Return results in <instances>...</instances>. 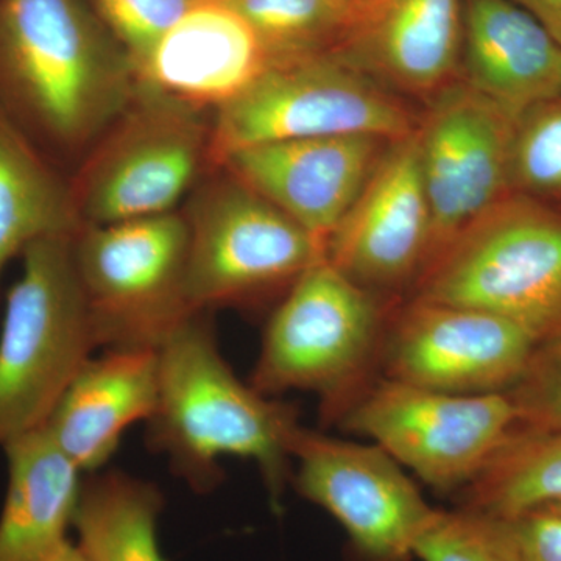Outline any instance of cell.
I'll use <instances>...</instances> for the list:
<instances>
[{"label": "cell", "instance_id": "26", "mask_svg": "<svg viewBox=\"0 0 561 561\" xmlns=\"http://www.w3.org/2000/svg\"><path fill=\"white\" fill-rule=\"evenodd\" d=\"M512 194L561 206V94L516 117Z\"/></svg>", "mask_w": 561, "mask_h": 561}, {"label": "cell", "instance_id": "25", "mask_svg": "<svg viewBox=\"0 0 561 561\" xmlns=\"http://www.w3.org/2000/svg\"><path fill=\"white\" fill-rule=\"evenodd\" d=\"M420 561H523L511 519L460 505L438 511L413 546Z\"/></svg>", "mask_w": 561, "mask_h": 561}, {"label": "cell", "instance_id": "13", "mask_svg": "<svg viewBox=\"0 0 561 561\" xmlns=\"http://www.w3.org/2000/svg\"><path fill=\"white\" fill-rule=\"evenodd\" d=\"M538 342L496 313L409 298L383 328V378L456 394L507 393Z\"/></svg>", "mask_w": 561, "mask_h": 561}, {"label": "cell", "instance_id": "3", "mask_svg": "<svg viewBox=\"0 0 561 561\" xmlns=\"http://www.w3.org/2000/svg\"><path fill=\"white\" fill-rule=\"evenodd\" d=\"M409 298L496 313L538 345L561 337V206L508 195L426 265Z\"/></svg>", "mask_w": 561, "mask_h": 561}, {"label": "cell", "instance_id": "27", "mask_svg": "<svg viewBox=\"0 0 561 561\" xmlns=\"http://www.w3.org/2000/svg\"><path fill=\"white\" fill-rule=\"evenodd\" d=\"M202 0H90L88 5L116 36L131 61L139 60Z\"/></svg>", "mask_w": 561, "mask_h": 561}, {"label": "cell", "instance_id": "15", "mask_svg": "<svg viewBox=\"0 0 561 561\" xmlns=\"http://www.w3.org/2000/svg\"><path fill=\"white\" fill-rule=\"evenodd\" d=\"M390 142L376 136L284 140L234 151L217 169L283 210L327 254Z\"/></svg>", "mask_w": 561, "mask_h": 561}, {"label": "cell", "instance_id": "14", "mask_svg": "<svg viewBox=\"0 0 561 561\" xmlns=\"http://www.w3.org/2000/svg\"><path fill=\"white\" fill-rule=\"evenodd\" d=\"M431 243L416 128L390 142L359 197L331 236L324 260L376 297L412 289Z\"/></svg>", "mask_w": 561, "mask_h": 561}, {"label": "cell", "instance_id": "20", "mask_svg": "<svg viewBox=\"0 0 561 561\" xmlns=\"http://www.w3.org/2000/svg\"><path fill=\"white\" fill-rule=\"evenodd\" d=\"M2 448L9 483L0 513V561H36L69 540L83 472L46 427Z\"/></svg>", "mask_w": 561, "mask_h": 561}, {"label": "cell", "instance_id": "22", "mask_svg": "<svg viewBox=\"0 0 561 561\" xmlns=\"http://www.w3.org/2000/svg\"><path fill=\"white\" fill-rule=\"evenodd\" d=\"M160 486L124 471L91 472L83 479L72 527L90 561H169L161 549Z\"/></svg>", "mask_w": 561, "mask_h": 561}, {"label": "cell", "instance_id": "23", "mask_svg": "<svg viewBox=\"0 0 561 561\" xmlns=\"http://www.w3.org/2000/svg\"><path fill=\"white\" fill-rule=\"evenodd\" d=\"M561 502V430H513L481 474L463 490L465 507L515 519Z\"/></svg>", "mask_w": 561, "mask_h": 561}, {"label": "cell", "instance_id": "16", "mask_svg": "<svg viewBox=\"0 0 561 561\" xmlns=\"http://www.w3.org/2000/svg\"><path fill=\"white\" fill-rule=\"evenodd\" d=\"M271 66L260 36L227 0H202L133 62L138 87L213 113Z\"/></svg>", "mask_w": 561, "mask_h": 561}, {"label": "cell", "instance_id": "21", "mask_svg": "<svg viewBox=\"0 0 561 561\" xmlns=\"http://www.w3.org/2000/svg\"><path fill=\"white\" fill-rule=\"evenodd\" d=\"M80 228L69 180L0 110V298L11 261L35 242Z\"/></svg>", "mask_w": 561, "mask_h": 561}, {"label": "cell", "instance_id": "24", "mask_svg": "<svg viewBox=\"0 0 561 561\" xmlns=\"http://www.w3.org/2000/svg\"><path fill=\"white\" fill-rule=\"evenodd\" d=\"M260 36L272 65L339 54L365 14L348 0H227Z\"/></svg>", "mask_w": 561, "mask_h": 561}, {"label": "cell", "instance_id": "5", "mask_svg": "<svg viewBox=\"0 0 561 561\" xmlns=\"http://www.w3.org/2000/svg\"><path fill=\"white\" fill-rule=\"evenodd\" d=\"M382 298L321 260L287 289L262 335L251 386L265 397L313 391L337 415L378 365Z\"/></svg>", "mask_w": 561, "mask_h": 561}, {"label": "cell", "instance_id": "10", "mask_svg": "<svg viewBox=\"0 0 561 561\" xmlns=\"http://www.w3.org/2000/svg\"><path fill=\"white\" fill-rule=\"evenodd\" d=\"M335 416L442 493L474 482L516 427L507 393H446L383 376Z\"/></svg>", "mask_w": 561, "mask_h": 561}, {"label": "cell", "instance_id": "12", "mask_svg": "<svg viewBox=\"0 0 561 561\" xmlns=\"http://www.w3.org/2000/svg\"><path fill=\"white\" fill-rule=\"evenodd\" d=\"M427 105L416 125L421 179L431 210L430 253L424 268L461 232L512 195L516 124V116L460 80Z\"/></svg>", "mask_w": 561, "mask_h": 561}, {"label": "cell", "instance_id": "32", "mask_svg": "<svg viewBox=\"0 0 561 561\" xmlns=\"http://www.w3.org/2000/svg\"><path fill=\"white\" fill-rule=\"evenodd\" d=\"M351 5L356 7L357 10L362 11L367 18V14H370L373 10L378 9L381 3L386 2V0H348Z\"/></svg>", "mask_w": 561, "mask_h": 561}, {"label": "cell", "instance_id": "9", "mask_svg": "<svg viewBox=\"0 0 561 561\" xmlns=\"http://www.w3.org/2000/svg\"><path fill=\"white\" fill-rule=\"evenodd\" d=\"M183 210L190 230L186 295L194 312L243 306L289 289L324 260L319 242L283 210L220 169Z\"/></svg>", "mask_w": 561, "mask_h": 561}, {"label": "cell", "instance_id": "4", "mask_svg": "<svg viewBox=\"0 0 561 561\" xmlns=\"http://www.w3.org/2000/svg\"><path fill=\"white\" fill-rule=\"evenodd\" d=\"M73 236L43 239L22 254L0 330V446L41 430L99 350L81 290Z\"/></svg>", "mask_w": 561, "mask_h": 561}, {"label": "cell", "instance_id": "29", "mask_svg": "<svg viewBox=\"0 0 561 561\" xmlns=\"http://www.w3.org/2000/svg\"><path fill=\"white\" fill-rule=\"evenodd\" d=\"M523 561H561V502H548L511 519Z\"/></svg>", "mask_w": 561, "mask_h": 561}, {"label": "cell", "instance_id": "1", "mask_svg": "<svg viewBox=\"0 0 561 561\" xmlns=\"http://www.w3.org/2000/svg\"><path fill=\"white\" fill-rule=\"evenodd\" d=\"M136 91L130 55L84 0H0V110L51 161L87 153Z\"/></svg>", "mask_w": 561, "mask_h": 561}, {"label": "cell", "instance_id": "18", "mask_svg": "<svg viewBox=\"0 0 561 561\" xmlns=\"http://www.w3.org/2000/svg\"><path fill=\"white\" fill-rule=\"evenodd\" d=\"M157 400V350H103L83 365L44 427L91 474L114 456L128 427L150 420Z\"/></svg>", "mask_w": 561, "mask_h": 561}, {"label": "cell", "instance_id": "2", "mask_svg": "<svg viewBox=\"0 0 561 561\" xmlns=\"http://www.w3.org/2000/svg\"><path fill=\"white\" fill-rule=\"evenodd\" d=\"M146 424L150 449L195 493L220 485L224 457L256 463L275 507L290 481L297 411L234 375L208 312L194 313L158 350L157 408Z\"/></svg>", "mask_w": 561, "mask_h": 561}, {"label": "cell", "instance_id": "6", "mask_svg": "<svg viewBox=\"0 0 561 561\" xmlns=\"http://www.w3.org/2000/svg\"><path fill=\"white\" fill-rule=\"evenodd\" d=\"M208 111L138 87L69 180L81 227L173 213L210 161Z\"/></svg>", "mask_w": 561, "mask_h": 561}, {"label": "cell", "instance_id": "17", "mask_svg": "<svg viewBox=\"0 0 561 561\" xmlns=\"http://www.w3.org/2000/svg\"><path fill=\"white\" fill-rule=\"evenodd\" d=\"M463 0H386L337 55L398 95L431 102L460 79Z\"/></svg>", "mask_w": 561, "mask_h": 561}, {"label": "cell", "instance_id": "8", "mask_svg": "<svg viewBox=\"0 0 561 561\" xmlns=\"http://www.w3.org/2000/svg\"><path fill=\"white\" fill-rule=\"evenodd\" d=\"M187 243L180 210L90 225L73 236V261L99 348L158 351L197 313L186 295Z\"/></svg>", "mask_w": 561, "mask_h": 561}, {"label": "cell", "instance_id": "7", "mask_svg": "<svg viewBox=\"0 0 561 561\" xmlns=\"http://www.w3.org/2000/svg\"><path fill=\"white\" fill-rule=\"evenodd\" d=\"M420 117L401 95L328 54L272 65L249 91L214 113L210 161L284 140L376 136L398 140Z\"/></svg>", "mask_w": 561, "mask_h": 561}, {"label": "cell", "instance_id": "30", "mask_svg": "<svg viewBox=\"0 0 561 561\" xmlns=\"http://www.w3.org/2000/svg\"><path fill=\"white\" fill-rule=\"evenodd\" d=\"M530 13L561 46V0H513Z\"/></svg>", "mask_w": 561, "mask_h": 561}, {"label": "cell", "instance_id": "19", "mask_svg": "<svg viewBox=\"0 0 561 561\" xmlns=\"http://www.w3.org/2000/svg\"><path fill=\"white\" fill-rule=\"evenodd\" d=\"M459 80L518 117L561 94V46L513 0H463Z\"/></svg>", "mask_w": 561, "mask_h": 561}, {"label": "cell", "instance_id": "31", "mask_svg": "<svg viewBox=\"0 0 561 561\" xmlns=\"http://www.w3.org/2000/svg\"><path fill=\"white\" fill-rule=\"evenodd\" d=\"M36 561H90L84 557V553L80 551L79 546L76 541L66 540L62 545L55 548L54 551L47 553V556L41 557Z\"/></svg>", "mask_w": 561, "mask_h": 561}, {"label": "cell", "instance_id": "11", "mask_svg": "<svg viewBox=\"0 0 561 561\" xmlns=\"http://www.w3.org/2000/svg\"><path fill=\"white\" fill-rule=\"evenodd\" d=\"M289 451L295 490L330 513L370 561H409L435 508L378 445L330 437L298 424Z\"/></svg>", "mask_w": 561, "mask_h": 561}, {"label": "cell", "instance_id": "28", "mask_svg": "<svg viewBox=\"0 0 561 561\" xmlns=\"http://www.w3.org/2000/svg\"><path fill=\"white\" fill-rule=\"evenodd\" d=\"M507 394L515 408L516 430H561V337L537 346Z\"/></svg>", "mask_w": 561, "mask_h": 561}]
</instances>
